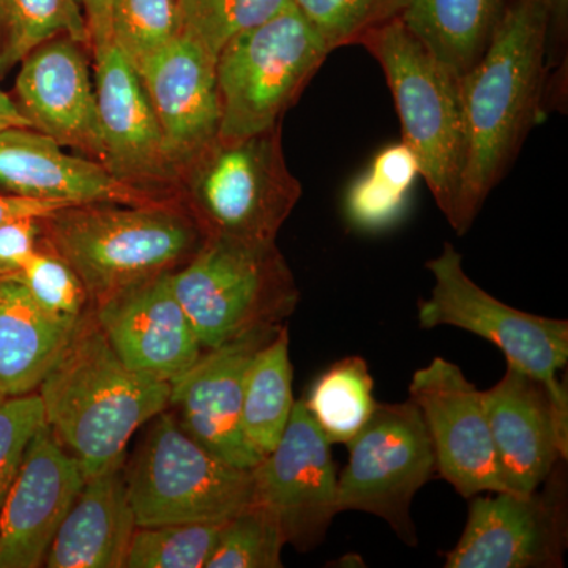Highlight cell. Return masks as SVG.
Listing matches in <instances>:
<instances>
[{
    "instance_id": "cell-1",
    "label": "cell",
    "mask_w": 568,
    "mask_h": 568,
    "mask_svg": "<svg viewBox=\"0 0 568 568\" xmlns=\"http://www.w3.org/2000/svg\"><path fill=\"white\" fill-rule=\"evenodd\" d=\"M549 14L544 0H514L480 61L459 80L465 164L454 215L465 235L537 121Z\"/></svg>"
},
{
    "instance_id": "cell-2",
    "label": "cell",
    "mask_w": 568,
    "mask_h": 568,
    "mask_svg": "<svg viewBox=\"0 0 568 568\" xmlns=\"http://www.w3.org/2000/svg\"><path fill=\"white\" fill-rule=\"evenodd\" d=\"M170 392L166 381L123 364L92 312L39 387L47 425L88 478L123 462L134 433L168 409Z\"/></svg>"
},
{
    "instance_id": "cell-3",
    "label": "cell",
    "mask_w": 568,
    "mask_h": 568,
    "mask_svg": "<svg viewBox=\"0 0 568 568\" xmlns=\"http://www.w3.org/2000/svg\"><path fill=\"white\" fill-rule=\"evenodd\" d=\"M41 226V244L73 268L92 305L178 271L207 237L178 200L70 205L44 216Z\"/></svg>"
},
{
    "instance_id": "cell-4",
    "label": "cell",
    "mask_w": 568,
    "mask_h": 568,
    "mask_svg": "<svg viewBox=\"0 0 568 568\" xmlns=\"http://www.w3.org/2000/svg\"><path fill=\"white\" fill-rule=\"evenodd\" d=\"M175 196L207 237L275 242L302 196L282 123L241 140L216 136L178 168Z\"/></svg>"
},
{
    "instance_id": "cell-5",
    "label": "cell",
    "mask_w": 568,
    "mask_h": 568,
    "mask_svg": "<svg viewBox=\"0 0 568 568\" xmlns=\"http://www.w3.org/2000/svg\"><path fill=\"white\" fill-rule=\"evenodd\" d=\"M175 297L204 349L283 325L297 308L293 272L275 242L209 235L178 271Z\"/></svg>"
},
{
    "instance_id": "cell-6",
    "label": "cell",
    "mask_w": 568,
    "mask_h": 568,
    "mask_svg": "<svg viewBox=\"0 0 568 568\" xmlns=\"http://www.w3.org/2000/svg\"><path fill=\"white\" fill-rule=\"evenodd\" d=\"M358 44L383 69L402 122L403 142L416 153L420 175L448 222L465 164L462 78L437 61L402 17L366 32Z\"/></svg>"
},
{
    "instance_id": "cell-7",
    "label": "cell",
    "mask_w": 568,
    "mask_h": 568,
    "mask_svg": "<svg viewBox=\"0 0 568 568\" xmlns=\"http://www.w3.org/2000/svg\"><path fill=\"white\" fill-rule=\"evenodd\" d=\"M328 54L293 2L231 40L216 58L219 138L241 140L282 123Z\"/></svg>"
},
{
    "instance_id": "cell-8",
    "label": "cell",
    "mask_w": 568,
    "mask_h": 568,
    "mask_svg": "<svg viewBox=\"0 0 568 568\" xmlns=\"http://www.w3.org/2000/svg\"><path fill=\"white\" fill-rule=\"evenodd\" d=\"M125 478L140 528L224 521L253 503L252 469L213 454L166 409L155 417Z\"/></svg>"
},
{
    "instance_id": "cell-9",
    "label": "cell",
    "mask_w": 568,
    "mask_h": 568,
    "mask_svg": "<svg viewBox=\"0 0 568 568\" xmlns=\"http://www.w3.org/2000/svg\"><path fill=\"white\" fill-rule=\"evenodd\" d=\"M433 276L428 297L418 304L422 328L447 325L487 339L507 364L547 387L552 403L568 417L567 387L559 373L568 362V323L530 315L504 304L466 274L463 256L452 244L426 263Z\"/></svg>"
},
{
    "instance_id": "cell-10",
    "label": "cell",
    "mask_w": 568,
    "mask_h": 568,
    "mask_svg": "<svg viewBox=\"0 0 568 568\" xmlns=\"http://www.w3.org/2000/svg\"><path fill=\"white\" fill-rule=\"evenodd\" d=\"M347 447L349 459L336 480V511L375 515L399 540L417 547L410 507L437 474L435 448L418 407L410 399L377 403Z\"/></svg>"
},
{
    "instance_id": "cell-11",
    "label": "cell",
    "mask_w": 568,
    "mask_h": 568,
    "mask_svg": "<svg viewBox=\"0 0 568 568\" xmlns=\"http://www.w3.org/2000/svg\"><path fill=\"white\" fill-rule=\"evenodd\" d=\"M331 447L302 398L295 399L282 439L252 469L253 504L276 519L286 545L301 552L320 547L338 515Z\"/></svg>"
},
{
    "instance_id": "cell-12",
    "label": "cell",
    "mask_w": 568,
    "mask_h": 568,
    "mask_svg": "<svg viewBox=\"0 0 568 568\" xmlns=\"http://www.w3.org/2000/svg\"><path fill=\"white\" fill-rule=\"evenodd\" d=\"M409 399L424 417L437 476L465 499L507 491L489 432L484 392L458 365L435 357L414 373Z\"/></svg>"
},
{
    "instance_id": "cell-13",
    "label": "cell",
    "mask_w": 568,
    "mask_h": 568,
    "mask_svg": "<svg viewBox=\"0 0 568 568\" xmlns=\"http://www.w3.org/2000/svg\"><path fill=\"white\" fill-rule=\"evenodd\" d=\"M466 528L448 552L447 568L564 566L567 544L562 487L528 496L510 491L470 497Z\"/></svg>"
},
{
    "instance_id": "cell-14",
    "label": "cell",
    "mask_w": 568,
    "mask_h": 568,
    "mask_svg": "<svg viewBox=\"0 0 568 568\" xmlns=\"http://www.w3.org/2000/svg\"><path fill=\"white\" fill-rule=\"evenodd\" d=\"M92 58L100 162L123 182L178 200V168L133 63L115 44Z\"/></svg>"
},
{
    "instance_id": "cell-15",
    "label": "cell",
    "mask_w": 568,
    "mask_h": 568,
    "mask_svg": "<svg viewBox=\"0 0 568 568\" xmlns=\"http://www.w3.org/2000/svg\"><path fill=\"white\" fill-rule=\"evenodd\" d=\"M283 325L205 349L196 364L170 383V406L178 410L174 414L183 429L220 458L244 469L261 462L242 432L246 369Z\"/></svg>"
},
{
    "instance_id": "cell-16",
    "label": "cell",
    "mask_w": 568,
    "mask_h": 568,
    "mask_svg": "<svg viewBox=\"0 0 568 568\" xmlns=\"http://www.w3.org/2000/svg\"><path fill=\"white\" fill-rule=\"evenodd\" d=\"M88 476L50 426L33 437L0 506V568L43 566Z\"/></svg>"
},
{
    "instance_id": "cell-17",
    "label": "cell",
    "mask_w": 568,
    "mask_h": 568,
    "mask_svg": "<svg viewBox=\"0 0 568 568\" xmlns=\"http://www.w3.org/2000/svg\"><path fill=\"white\" fill-rule=\"evenodd\" d=\"M112 351L134 372L171 383L204 354L171 274L133 284L93 305Z\"/></svg>"
},
{
    "instance_id": "cell-18",
    "label": "cell",
    "mask_w": 568,
    "mask_h": 568,
    "mask_svg": "<svg viewBox=\"0 0 568 568\" xmlns=\"http://www.w3.org/2000/svg\"><path fill=\"white\" fill-rule=\"evenodd\" d=\"M484 396L507 491L532 495L567 462L568 417L544 384L508 364L506 375Z\"/></svg>"
},
{
    "instance_id": "cell-19",
    "label": "cell",
    "mask_w": 568,
    "mask_h": 568,
    "mask_svg": "<svg viewBox=\"0 0 568 568\" xmlns=\"http://www.w3.org/2000/svg\"><path fill=\"white\" fill-rule=\"evenodd\" d=\"M85 48L59 36L32 51L21 62L14 103L33 130L100 162L95 85Z\"/></svg>"
},
{
    "instance_id": "cell-20",
    "label": "cell",
    "mask_w": 568,
    "mask_h": 568,
    "mask_svg": "<svg viewBox=\"0 0 568 568\" xmlns=\"http://www.w3.org/2000/svg\"><path fill=\"white\" fill-rule=\"evenodd\" d=\"M0 193L67 207L175 200L123 182L99 160L70 155L59 142L33 129L0 132Z\"/></svg>"
},
{
    "instance_id": "cell-21",
    "label": "cell",
    "mask_w": 568,
    "mask_h": 568,
    "mask_svg": "<svg viewBox=\"0 0 568 568\" xmlns=\"http://www.w3.org/2000/svg\"><path fill=\"white\" fill-rule=\"evenodd\" d=\"M134 69L162 129L168 153L179 168L219 136L222 106L216 58L196 40L179 33Z\"/></svg>"
},
{
    "instance_id": "cell-22",
    "label": "cell",
    "mask_w": 568,
    "mask_h": 568,
    "mask_svg": "<svg viewBox=\"0 0 568 568\" xmlns=\"http://www.w3.org/2000/svg\"><path fill=\"white\" fill-rule=\"evenodd\" d=\"M136 528L121 462L85 480L52 538L43 566L125 568Z\"/></svg>"
},
{
    "instance_id": "cell-23",
    "label": "cell",
    "mask_w": 568,
    "mask_h": 568,
    "mask_svg": "<svg viewBox=\"0 0 568 568\" xmlns=\"http://www.w3.org/2000/svg\"><path fill=\"white\" fill-rule=\"evenodd\" d=\"M80 320L52 315L20 280L0 278V395L10 398L39 390Z\"/></svg>"
},
{
    "instance_id": "cell-24",
    "label": "cell",
    "mask_w": 568,
    "mask_h": 568,
    "mask_svg": "<svg viewBox=\"0 0 568 568\" xmlns=\"http://www.w3.org/2000/svg\"><path fill=\"white\" fill-rule=\"evenodd\" d=\"M514 0H409L402 20L437 61L465 77Z\"/></svg>"
},
{
    "instance_id": "cell-25",
    "label": "cell",
    "mask_w": 568,
    "mask_h": 568,
    "mask_svg": "<svg viewBox=\"0 0 568 568\" xmlns=\"http://www.w3.org/2000/svg\"><path fill=\"white\" fill-rule=\"evenodd\" d=\"M293 375L290 335L283 325L274 338L254 354L246 369L242 432L246 444L260 458L274 450L293 414Z\"/></svg>"
},
{
    "instance_id": "cell-26",
    "label": "cell",
    "mask_w": 568,
    "mask_h": 568,
    "mask_svg": "<svg viewBox=\"0 0 568 568\" xmlns=\"http://www.w3.org/2000/svg\"><path fill=\"white\" fill-rule=\"evenodd\" d=\"M302 402L332 446H347L364 428L377 405L375 379L365 358L354 355L335 362L317 377Z\"/></svg>"
},
{
    "instance_id": "cell-27",
    "label": "cell",
    "mask_w": 568,
    "mask_h": 568,
    "mask_svg": "<svg viewBox=\"0 0 568 568\" xmlns=\"http://www.w3.org/2000/svg\"><path fill=\"white\" fill-rule=\"evenodd\" d=\"M59 36L73 37L89 48L78 0H0V74Z\"/></svg>"
},
{
    "instance_id": "cell-28",
    "label": "cell",
    "mask_w": 568,
    "mask_h": 568,
    "mask_svg": "<svg viewBox=\"0 0 568 568\" xmlns=\"http://www.w3.org/2000/svg\"><path fill=\"white\" fill-rule=\"evenodd\" d=\"M224 521L138 526L125 568H205Z\"/></svg>"
},
{
    "instance_id": "cell-29",
    "label": "cell",
    "mask_w": 568,
    "mask_h": 568,
    "mask_svg": "<svg viewBox=\"0 0 568 568\" xmlns=\"http://www.w3.org/2000/svg\"><path fill=\"white\" fill-rule=\"evenodd\" d=\"M291 0H178L181 33L203 44L213 58L235 37L264 24Z\"/></svg>"
},
{
    "instance_id": "cell-30",
    "label": "cell",
    "mask_w": 568,
    "mask_h": 568,
    "mask_svg": "<svg viewBox=\"0 0 568 568\" xmlns=\"http://www.w3.org/2000/svg\"><path fill=\"white\" fill-rule=\"evenodd\" d=\"M284 545L276 519L252 503L224 519L205 568H280Z\"/></svg>"
},
{
    "instance_id": "cell-31",
    "label": "cell",
    "mask_w": 568,
    "mask_h": 568,
    "mask_svg": "<svg viewBox=\"0 0 568 568\" xmlns=\"http://www.w3.org/2000/svg\"><path fill=\"white\" fill-rule=\"evenodd\" d=\"M295 9L334 51L358 43L377 26L402 17L409 0H291Z\"/></svg>"
},
{
    "instance_id": "cell-32",
    "label": "cell",
    "mask_w": 568,
    "mask_h": 568,
    "mask_svg": "<svg viewBox=\"0 0 568 568\" xmlns=\"http://www.w3.org/2000/svg\"><path fill=\"white\" fill-rule=\"evenodd\" d=\"M179 33L178 0H112V44L134 67Z\"/></svg>"
},
{
    "instance_id": "cell-33",
    "label": "cell",
    "mask_w": 568,
    "mask_h": 568,
    "mask_svg": "<svg viewBox=\"0 0 568 568\" xmlns=\"http://www.w3.org/2000/svg\"><path fill=\"white\" fill-rule=\"evenodd\" d=\"M24 284L33 301L52 315L80 320L89 304L81 280L61 256L48 246H39L14 276Z\"/></svg>"
},
{
    "instance_id": "cell-34",
    "label": "cell",
    "mask_w": 568,
    "mask_h": 568,
    "mask_svg": "<svg viewBox=\"0 0 568 568\" xmlns=\"http://www.w3.org/2000/svg\"><path fill=\"white\" fill-rule=\"evenodd\" d=\"M47 425L39 392L0 403V506L13 484L33 437Z\"/></svg>"
},
{
    "instance_id": "cell-35",
    "label": "cell",
    "mask_w": 568,
    "mask_h": 568,
    "mask_svg": "<svg viewBox=\"0 0 568 568\" xmlns=\"http://www.w3.org/2000/svg\"><path fill=\"white\" fill-rule=\"evenodd\" d=\"M407 194V190L369 170L346 194L347 222L366 233L387 230L405 212Z\"/></svg>"
},
{
    "instance_id": "cell-36",
    "label": "cell",
    "mask_w": 568,
    "mask_h": 568,
    "mask_svg": "<svg viewBox=\"0 0 568 568\" xmlns=\"http://www.w3.org/2000/svg\"><path fill=\"white\" fill-rule=\"evenodd\" d=\"M40 216H18L0 223V278L17 276L40 244Z\"/></svg>"
},
{
    "instance_id": "cell-37",
    "label": "cell",
    "mask_w": 568,
    "mask_h": 568,
    "mask_svg": "<svg viewBox=\"0 0 568 568\" xmlns=\"http://www.w3.org/2000/svg\"><path fill=\"white\" fill-rule=\"evenodd\" d=\"M369 170L396 183L407 192H410L417 175H420L416 153L410 151L403 141L398 144L387 145L386 149L377 153Z\"/></svg>"
},
{
    "instance_id": "cell-38",
    "label": "cell",
    "mask_w": 568,
    "mask_h": 568,
    "mask_svg": "<svg viewBox=\"0 0 568 568\" xmlns=\"http://www.w3.org/2000/svg\"><path fill=\"white\" fill-rule=\"evenodd\" d=\"M84 14L89 33V50L92 55L112 44V0H78Z\"/></svg>"
},
{
    "instance_id": "cell-39",
    "label": "cell",
    "mask_w": 568,
    "mask_h": 568,
    "mask_svg": "<svg viewBox=\"0 0 568 568\" xmlns=\"http://www.w3.org/2000/svg\"><path fill=\"white\" fill-rule=\"evenodd\" d=\"M67 205L44 203V201L29 200V197L10 196L0 193V223L18 216H44Z\"/></svg>"
},
{
    "instance_id": "cell-40",
    "label": "cell",
    "mask_w": 568,
    "mask_h": 568,
    "mask_svg": "<svg viewBox=\"0 0 568 568\" xmlns=\"http://www.w3.org/2000/svg\"><path fill=\"white\" fill-rule=\"evenodd\" d=\"M10 129H33V126L18 110L14 100L0 89V132Z\"/></svg>"
},
{
    "instance_id": "cell-41",
    "label": "cell",
    "mask_w": 568,
    "mask_h": 568,
    "mask_svg": "<svg viewBox=\"0 0 568 568\" xmlns=\"http://www.w3.org/2000/svg\"><path fill=\"white\" fill-rule=\"evenodd\" d=\"M547 6L549 22L562 24L567 20L568 0H544Z\"/></svg>"
},
{
    "instance_id": "cell-42",
    "label": "cell",
    "mask_w": 568,
    "mask_h": 568,
    "mask_svg": "<svg viewBox=\"0 0 568 568\" xmlns=\"http://www.w3.org/2000/svg\"><path fill=\"white\" fill-rule=\"evenodd\" d=\"M3 399H6V396L0 395V403H2V402H3Z\"/></svg>"
}]
</instances>
